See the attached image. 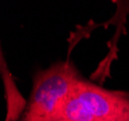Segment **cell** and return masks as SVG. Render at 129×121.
<instances>
[{
  "instance_id": "7a4b0ae2",
  "label": "cell",
  "mask_w": 129,
  "mask_h": 121,
  "mask_svg": "<svg viewBox=\"0 0 129 121\" xmlns=\"http://www.w3.org/2000/svg\"><path fill=\"white\" fill-rule=\"evenodd\" d=\"M81 77L71 61H58L39 70L32 80L26 106L17 121H52L69 91Z\"/></svg>"
},
{
  "instance_id": "6da1fadb",
  "label": "cell",
  "mask_w": 129,
  "mask_h": 121,
  "mask_svg": "<svg viewBox=\"0 0 129 121\" xmlns=\"http://www.w3.org/2000/svg\"><path fill=\"white\" fill-rule=\"evenodd\" d=\"M52 121H129V93L105 89L81 76Z\"/></svg>"
},
{
  "instance_id": "3957f363",
  "label": "cell",
  "mask_w": 129,
  "mask_h": 121,
  "mask_svg": "<svg viewBox=\"0 0 129 121\" xmlns=\"http://www.w3.org/2000/svg\"><path fill=\"white\" fill-rule=\"evenodd\" d=\"M0 77L4 87V97L6 101L5 121H17L26 106L25 99L20 94L14 77L9 69L5 55L2 51L0 40Z\"/></svg>"
}]
</instances>
